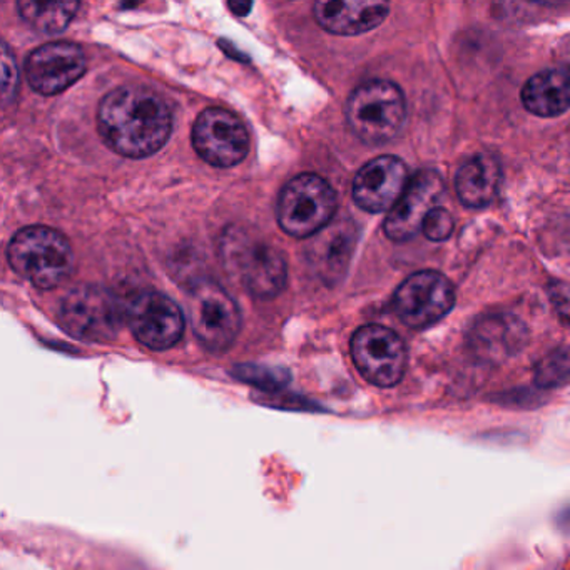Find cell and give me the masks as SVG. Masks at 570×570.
Masks as SVG:
<instances>
[{"instance_id":"cell-1","label":"cell","mask_w":570,"mask_h":570,"mask_svg":"<svg viewBox=\"0 0 570 570\" xmlns=\"http://www.w3.org/2000/svg\"><path fill=\"white\" fill-rule=\"evenodd\" d=\"M98 128L106 145L118 155L148 158L171 136L173 112L158 92L141 86H125L102 99Z\"/></svg>"},{"instance_id":"cell-2","label":"cell","mask_w":570,"mask_h":570,"mask_svg":"<svg viewBox=\"0 0 570 570\" xmlns=\"http://www.w3.org/2000/svg\"><path fill=\"white\" fill-rule=\"evenodd\" d=\"M226 273L238 279L249 295L275 298L286 285V263L282 253L262 235L243 226L226 229L219 245Z\"/></svg>"},{"instance_id":"cell-3","label":"cell","mask_w":570,"mask_h":570,"mask_svg":"<svg viewBox=\"0 0 570 570\" xmlns=\"http://www.w3.org/2000/svg\"><path fill=\"white\" fill-rule=\"evenodd\" d=\"M11 268L41 289L61 285L72 272L69 239L49 226H29L12 236L8 248Z\"/></svg>"},{"instance_id":"cell-4","label":"cell","mask_w":570,"mask_h":570,"mask_svg":"<svg viewBox=\"0 0 570 570\" xmlns=\"http://www.w3.org/2000/svg\"><path fill=\"white\" fill-rule=\"evenodd\" d=\"M346 121L353 135L365 145L392 141L406 121V102L402 89L390 81L363 82L346 102Z\"/></svg>"},{"instance_id":"cell-5","label":"cell","mask_w":570,"mask_h":570,"mask_svg":"<svg viewBox=\"0 0 570 570\" xmlns=\"http://www.w3.org/2000/svg\"><path fill=\"white\" fill-rule=\"evenodd\" d=\"M336 195L332 186L316 175H299L279 193L278 225L293 238H309L332 225Z\"/></svg>"},{"instance_id":"cell-6","label":"cell","mask_w":570,"mask_h":570,"mask_svg":"<svg viewBox=\"0 0 570 570\" xmlns=\"http://www.w3.org/2000/svg\"><path fill=\"white\" fill-rule=\"evenodd\" d=\"M59 322L75 338L108 343L118 336L126 322V308L109 289L79 285L62 298Z\"/></svg>"},{"instance_id":"cell-7","label":"cell","mask_w":570,"mask_h":570,"mask_svg":"<svg viewBox=\"0 0 570 570\" xmlns=\"http://www.w3.org/2000/svg\"><path fill=\"white\" fill-rule=\"evenodd\" d=\"M193 332L209 352H226L242 328V315L235 299L215 282H199L188 298Z\"/></svg>"},{"instance_id":"cell-8","label":"cell","mask_w":570,"mask_h":570,"mask_svg":"<svg viewBox=\"0 0 570 570\" xmlns=\"http://www.w3.org/2000/svg\"><path fill=\"white\" fill-rule=\"evenodd\" d=\"M352 358L363 379L380 389L402 382L409 363L405 343L393 330L365 325L352 338Z\"/></svg>"},{"instance_id":"cell-9","label":"cell","mask_w":570,"mask_h":570,"mask_svg":"<svg viewBox=\"0 0 570 570\" xmlns=\"http://www.w3.org/2000/svg\"><path fill=\"white\" fill-rule=\"evenodd\" d=\"M455 305V288L442 273H413L396 288L393 309L410 328H426L449 315Z\"/></svg>"},{"instance_id":"cell-10","label":"cell","mask_w":570,"mask_h":570,"mask_svg":"<svg viewBox=\"0 0 570 570\" xmlns=\"http://www.w3.org/2000/svg\"><path fill=\"white\" fill-rule=\"evenodd\" d=\"M193 146L208 165L233 168L248 155V129L233 112L209 108L193 126Z\"/></svg>"},{"instance_id":"cell-11","label":"cell","mask_w":570,"mask_h":570,"mask_svg":"<svg viewBox=\"0 0 570 570\" xmlns=\"http://www.w3.org/2000/svg\"><path fill=\"white\" fill-rule=\"evenodd\" d=\"M126 323L141 345L151 350H168L185 333V315L168 296L142 292L126 306Z\"/></svg>"},{"instance_id":"cell-12","label":"cell","mask_w":570,"mask_h":570,"mask_svg":"<svg viewBox=\"0 0 570 570\" xmlns=\"http://www.w3.org/2000/svg\"><path fill=\"white\" fill-rule=\"evenodd\" d=\"M445 193V183L435 171H420L410 178L409 186L395 208L386 216L385 235L392 242H409L422 232L423 222L436 208Z\"/></svg>"},{"instance_id":"cell-13","label":"cell","mask_w":570,"mask_h":570,"mask_svg":"<svg viewBox=\"0 0 570 570\" xmlns=\"http://www.w3.org/2000/svg\"><path fill=\"white\" fill-rule=\"evenodd\" d=\"M86 71V56L78 45L51 42L36 49L26 62L29 85L39 95L55 96L71 88Z\"/></svg>"},{"instance_id":"cell-14","label":"cell","mask_w":570,"mask_h":570,"mask_svg":"<svg viewBox=\"0 0 570 570\" xmlns=\"http://www.w3.org/2000/svg\"><path fill=\"white\" fill-rule=\"evenodd\" d=\"M409 169L396 156L366 163L353 181V199L366 213L392 212L409 186Z\"/></svg>"},{"instance_id":"cell-15","label":"cell","mask_w":570,"mask_h":570,"mask_svg":"<svg viewBox=\"0 0 570 570\" xmlns=\"http://www.w3.org/2000/svg\"><path fill=\"white\" fill-rule=\"evenodd\" d=\"M527 343V328L510 315H490L479 320L470 330L469 346L473 355L485 363L505 362Z\"/></svg>"},{"instance_id":"cell-16","label":"cell","mask_w":570,"mask_h":570,"mask_svg":"<svg viewBox=\"0 0 570 570\" xmlns=\"http://www.w3.org/2000/svg\"><path fill=\"white\" fill-rule=\"evenodd\" d=\"M313 11L316 22L325 31L336 36H358L379 28L389 16L390 6L370 0H330L316 2Z\"/></svg>"},{"instance_id":"cell-17","label":"cell","mask_w":570,"mask_h":570,"mask_svg":"<svg viewBox=\"0 0 570 570\" xmlns=\"http://www.w3.org/2000/svg\"><path fill=\"white\" fill-rule=\"evenodd\" d=\"M355 245L356 226L340 219L315 235L308 249L309 263L320 278L336 283L345 275Z\"/></svg>"},{"instance_id":"cell-18","label":"cell","mask_w":570,"mask_h":570,"mask_svg":"<svg viewBox=\"0 0 570 570\" xmlns=\"http://www.w3.org/2000/svg\"><path fill=\"white\" fill-rule=\"evenodd\" d=\"M502 169L490 155H476L463 163L456 173L455 189L463 206L485 208L499 195Z\"/></svg>"},{"instance_id":"cell-19","label":"cell","mask_w":570,"mask_h":570,"mask_svg":"<svg viewBox=\"0 0 570 570\" xmlns=\"http://www.w3.org/2000/svg\"><path fill=\"white\" fill-rule=\"evenodd\" d=\"M527 111L539 118H556L570 108V76L547 69L527 81L522 89Z\"/></svg>"},{"instance_id":"cell-20","label":"cell","mask_w":570,"mask_h":570,"mask_svg":"<svg viewBox=\"0 0 570 570\" xmlns=\"http://www.w3.org/2000/svg\"><path fill=\"white\" fill-rule=\"evenodd\" d=\"M19 14L36 31L45 35H59L71 24L78 14L79 2H19Z\"/></svg>"},{"instance_id":"cell-21","label":"cell","mask_w":570,"mask_h":570,"mask_svg":"<svg viewBox=\"0 0 570 570\" xmlns=\"http://www.w3.org/2000/svg\"><path fill=\"white\" fill-rule=\"evenodd\" d=\"M535 383L543 390L560 389L570 383V346L549 353L535 368Z\"/></svg>"},{"instance_id":"cell-22","label":"cell","mask_w":570,"mask_h":570,"mask_svg":"<svg viewBox=\"0 0 570 570\" xmlns=\"http://www.w3.org/2000/svg\"><path fill=\"white\" fill-rule=\"evenodd\" d=\"M233 375L242 382L255 385L265 392H279L289 383V373L283 368H272L265 365H238L233 370Z\"/></svg>"},{"instance_id":"cell-23","label":"cell","mask_w":570,"mask_h":570,"mask_svg":"<svg viewBox=\"0 0 570 570\" xmlns=\"http://www.w3.org/2000/svg\"><path fill=\"white\" fill-rule=\"evenodd\" d=\"M422 232L430 242H445L453 233L452 215L445 208L436 206L423 222Z\"/></svg>"},{"instance_id":"cell-24","label":"cell","mask_w":570,"mask_h":570,"mask_svg":"<svg viewBox=\"0 0 570 570\" xmlns=\"http://www.w3.org/2000/svg\"><path fill=\"white\" fill-rule=\"evenodd\" d=\"M18 66L9 46L2 45V101L8 106L16 98L18 91Z\"/></svg>"},{"instance_id":"cell-25","label":"cell","mask_w":570,"mask_h":570,"mask_svg":"<svg viewBox=\"0 0 570 570\" xmlns=\"http://www.w3.org/2000/svg\"><path fill=\"white\" fill-rule=\"evenodd\" d=\"M550 302H552L557 315L570 325V288L556 283L550 289Z\"/></svg>"},{"instance_id":"cell-26","label":"cell","mask_w":570,"mask_h":570,"mask_svg":"<svg viewBox=\"0 0 570 570\" xmlns=\"http://www.w3.org/2000/svg\"><path fill=\"white\" fill-rule=\"evenodd\" d=\"M228 8L235 12L236 16H248L252 11V2H229Z\"/></svg>"}]
</instances>
